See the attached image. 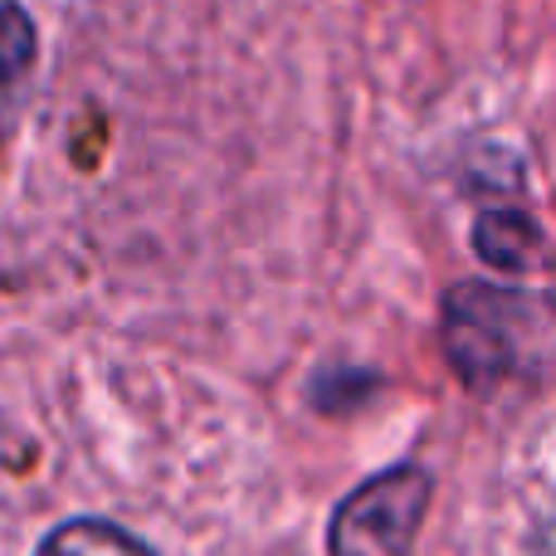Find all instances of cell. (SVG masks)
<instances>
[{
    "label": "cell",
    "mask_w": 556,
    "mask_h": 556,
    "mask_svg": "<svg viewBox=\"0 0 556 556\" xmlns=\"http://www.w3.org/2000/svg\"><path fill=\"white\" fill-rule=\"evenodd\" d=\"M430 479L415 469H391L342 503L332 518V556H410Z\"/></svg>",
    "instance_id": "cell-1"
},
{
    "label": "cell",
    "mask_w": 556,
    "mask_h": 556,
    "mask_svg": "<svg viewBox=\"0 0 556 556\" xmlns=\"http://www.w3.org/2000/svg\"><path fill=\"white\" fill-rule=\"evenodd\" d=\"M35 68V25L20 0H0V132L20 113Z\"/></svg>",
    "instance_id": "cell-2"
},
{
    "label": "cell",
    "mask_w": 556,
    "mask_h": 556,
    "mask_svg": "<svg viewBox=\"0 0 556 556\" xmlns=\"http://www.w3.org/2000/svg\"><path fill=\"white\" fill-rule=\"evenodd\" d=\"M35 556H156L142 538L103 518H74L39 542Z\"/></svg>",
    "instance_id": "cell-3"
},
{
    "label": "cell",
    "mask_w": 556,
    "mask_h": 556,
    "mask_svg": "<svg viewBox=\"0 0 556 556\" xmlns=\"http://www.w3.org/2000/svg\"><path fill=\"white\" fill-rule=\"evenodd\" d=\"M528 556H556V508L542 513L538 532H532V552Z\"/></svg>",
    "instance_id": "cell-4"
}]
</instances>
